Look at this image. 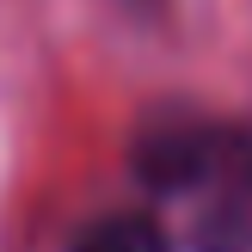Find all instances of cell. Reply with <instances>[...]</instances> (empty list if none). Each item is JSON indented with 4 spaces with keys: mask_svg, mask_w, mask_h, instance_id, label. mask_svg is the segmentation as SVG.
<instances>
[{
    "mask_svg": "<svg viewBox=\"0 0 252 252\" xmlns=\"http://www.w3.org/2000/svg\"><path fill=\"white\" fill-rule=\"evenodd\" d=\"M234 154H240V135L216 129V123H197V117H160L135 135V172L154 191L209 185L221 172H234Z\"/></svg>",
    "mask_w": 252,
    "mask_h": 252,
    "instance_id": "6da1fadb",
    "label": "cell"
},
{
    "mask_svg": "<svg viewBox=\"0 0 252 252\" xmlns=\"http://www.w3.org/2000/svg\"><path fill=\"white\" fill-rule=\"evenodd\" d=\"M74 252H172L166 228L142 209H111L74 234Z\"/></svg>",
    "mask_w": 252,
    "mask_h": 252,
    "instance_id": "7a4b0ae2",
    "label": "cell"
}]
</instances>
